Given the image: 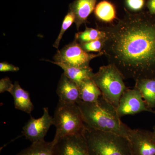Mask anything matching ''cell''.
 <instances>
[{"label": "cell", "mask_w": 155, "mask_h": 155, "mask_svg": "<svg viewBox=\"0 0 155 155\" xmlns=\"http://www.w3.org/2000/svg\"><path fill=\"white\" fill-rule=\"evenodd\" d=\"M101 29L105 33L102 51L124 79H155V15L126 11Z\"/></svg>", "instance_id": "6da1fadb"}, {"label": "cell", "mask_w": 155, "mask_h": 155, "mask_svg": "<svg viewBox=\"0 0 155 155\" xmlns=\"http://www.w3.org/2000/svg\"><path fill=\"white\" fill-rule=\"evenodd\" d=\"M78 87L80 100L82 101L95 102L102 96L101 92L92 78L84 81Z\"/></svg>", "instance_id": "2e32d148"}, {"label": "cell", "mask_w": 155, "mask_h": 155, "mask_svg": "<svg viewBox=\"0 0 155 155\" xmlns=\"http://www.w3.org/2000/svg\"><path fill=\"white\" fill-rule=\"evenodd\" d=\"M54 155H90L83 134L53 140Z\"/></svg>", "instance_id": "30bf717a"}, {"label": "cell", "mask_w": 155, "mask_h": 155, "mask_svg": "<svg viewBox=\"0 0 155 155\" xmlns=\"http://www.w3.org/2000/svg\"><path fill=\"white\" fill-rule=\"evenodd\" d=\"M55 142L45 140L32 143L30 146L22 150L16 155H54Z\"/></svg>", "instance_id": "e0dca14e"}, {"label": "cell", "mask_w": 155, "mask_h": 155, "mask_svg": "<svg viewBox=\"0 0 155 155\" xmlns=\"http://www.w3.org/2000/svg\"><path fill=\"white\" fill-rule=\"evenodd\" d=\"M57 94L59 102L63 104H76L81 100L79 87L64 73L58 83Z\"/></svg>", "instance_id": "8fae6325"}, {"label": "cell", "mask_w": 155, "mask_h": 155, "mask_svg": "<svg viewBox=\"0 0 155 155\" xmlns=\"http://www.w3.org/2000/svg\"><path fill=\"white\" fill-rule=\"evenodd\" d=\"M116 109L120 118L127 115L149 111L140 92L135 87L131 89H127L125 91Z\"/></svg>", "instance_id": "ba28073f"}, {"label": "cell", "mask_w": 155, "mask_h": 155, "mask_svg": "<svg viewBox=\"0 0 155 155\" xmlns=\"http://www.w3.org/2000/svg\"><path fill=\"white\" fill-rule=\"evenodd\" d=\"M92 79L101 92L102 95L117 108L123 93L127 89L124 78L115 66L109 64L101 67Z\"/></svg>", "instance_id": "277c9868"}, {"label": "cell", "mask_w": 155, "mask_h": 155, "mask_svg": "<svg viewBox=\"0 0 155 155\" xmlns=\"http://www.w3.org/2000/svg\"><path fill=\"white\" fill-rule=\"evenodd\" d=\"M53 125V117L50 116L48 108L44 107L41 117L35 119L31 116L30 119L22 127V133L32 143L44 140L48 130Z\"/></svg>", "instance_id": "9c48e42d"}, {"label": "cell", "mask_w": 155, "mask_h": 155, "mask_svg": "<svg viewBox=\"0 0 155 155\" xmlns=\"http://www.w3.org/2000/svg\"><path fill=\"white\" fill-rule=\"evenodd\" d=\"M104 39L97 40L85 43L80 44L81 47L85 51L101 52L104 48Z\"/></svg>", "instance_id": "44dd1931"}, {"label": "cell", "mask_w": 155, "mask_h": 155, "mask_svg": "<svg viewBox=\"0 0 155 155\" xmlns=\"http://www.w3.org/2000/svg\"><path fill=\"white\" fill-rule=\"evenodd\" d=\"M127 138L132 155H155V134L130 128Z\"/></svg>", "instance_id": "52a82bcc"}, {"label": "cell", "mask_w": 155, "mask_h": 155, "mask_svg": "<svg viewBox=\"0 0 155 155\" xmlns=\"http://www.w3.org/2000/svg\"><path fill=\"white\" fill-rule=\"evenodd\" d=\"M97 0H75L69 5V11L75 16V23L77 29L85 23L92 12L94 10Z\"/></svg>", "instance_id": "7c38bea8"}, {"label": "cell", "mask_w": 155, "mask_h": 155, "mask_svg": "<svg viewBox=\"0 0 155 155\" xmlns=\"http://www.w3.org/2000/svg\"><path fill=\"white\" fill-rule=\"evenodd\" d=\"M14 85L8 77L2 78L0 80V93H3L6 91L10 93Z\"/></svg>", "instance_id": "603a6c76"}, {"label": "cell", "mask_w": 155, "mask_h": 155, "mask_svg": "<svg viewBox=\"0 0 155 155\" xmlns=\"http://www.w3.org/2000/svg\"><path fill=\"white\" fill-rule=\"evenodd\" d=\"M105 37V33L101 29L86 27L84 31L75 34V40L79 44H82L97 40L104 39Z\"/></svg>", "instance_id": "d6986e66"}, {"label": "cell", "mask_w": 155, "mask_h": 155, "mask_svg": "<svg viewBox=\"0 0 155 155\" xmlns=\"http://www.w3.org/2000/svg\"><path fill=\"white\" fill-rule=\"evenodd\" d=\"M19 70V67H16L13 64H9L6 62L0 63V72H17Z\"/></svg>", "instance_id": "cb8c5ba5"}, {"label": "cell", "mask_w": 155, "mask_h": 155, "mask_svg": "<svg viewBox=\"0 0 155 155\" xmlns=\"http://www.w3.org/2000/svg\"><path fill=\"white\" fill-rule=\"evenodd\" d=\"M51 62L61 67L64 70V74L77 84L78 86L84 81L91 78L94 73L92 69L90 67L80 68L71 67L55 61H51Z\"/></svg>", "instance_id": "5bb4252c"}, {"label": "cell", "mask_w": 155, "mask_h": 155, "mask_svg": "<svg viewBox=\"0 0 155 155\" xmlns=\"http://www.w3.org/2000/svg\"><path fill=\"white\" fill-rule=\"evenodd\" d=\"M75 15L72 11H69L68 13L64 17L59 35H58L57 38L56 39L55 41L53 44L54 47L55 48H58L64 34L66 32V31L69 28V27H70V26L72 25V23L74 22H75Z\"/></svg>", "instance_id": "ffe728a7"}, {"label": "cell", "mask_w": 155, "mask_h": 155, "mask_svg": "<svg viewBox=\"0 0 155 155\" xmlns=\"http://www.w3.org/2000/svg\"><path fill=\"white\" fill-rule=\"evenodd\" d=\"M134 87L139 91L147 106L155 105V79H143L135 81Z\"/></svg>", "instance_id": "9a60e30c"}, {"label": "cell", "mask_w": 155, "mask_h": 155, "mask_svg": "<svg viewBox=\"0 0 155 155\" xmlns=\"http://www.w3.org/2000/svg\"><path fill=\"white\" fill-rule=\"evenodd\" d=\"M103 54L102 51L97 54L87 52L75 40L58 51L54 57V60L55 62L71 67L85 68L89 67L92 60Z\"/></svg>", "instance_id": "8992f818"}, {"label": "cell", "mask_w": 155, "mask_h": 155, "mask_svg": "<svg viewBox=\"0 0 155 155\" xmlns=\"http://www.w3.org/2000/svg\"><path fill=\"white\" fill-rule=\"evenodd\" d=\"M82 134L90 155H132L129 142L125 137L85 125Z\"/></svg>", "instance_id": "3957f363"}, {"label": "cell", "mask_w": 155, "mask_h": 155, "mask_svg": "<svg viewBox=\"0 0 155 155\" xmlns=\"http://www.w3.org/2000/svg\"><path fill=\"white\" fill-rule=\"evenodd\" d=\"M77 104L84 124L96 130L117 134L127 138L130 127L122 122L115 108L102 96L95 102L80 100Z\"/></svg>", "instance_id": "7a4b0ae2"}, {"label": "cell", "mask_w": 155, "mask_h": 155, "mask_svg": "<svg viewBox=\"0 0 155 155\" xmlns=\"http://www.w3.org/2000/svg\"><path fill=\"white\" fill-rule=\"evenodd\" d=\"M56 128L54 139L82 134L85 127L82 115L77 104L58 103L53 117Z\"/></svg>", "instance_id": "5b68a950"}, {"label": "cell", "mask_w": 155, "mask_h": 155, "mask_svg": "<svg viewBox=\"0 0 155 155\" xmlns=\"http://www.w3.org/2000/svg\"><path fill=\"white\" fill-rule=\"evenodd\" d=\"M127 6L133 11H140L144 7V0H126Z\"/></svg>", "instance_id": "7402d4cb"}, {"label": "cell", "mask_w": 155, "mask_h": 155, "mask_svg": "<svg viewBox=\"0 0 155 155\" xmlns=\"http://www.w3.org/2000/svg\"><path fill=\"white\" fill-rule=\"evenodd\" d=\"M147 7L150 14L155 15V0H148Z\"/></svg>", "instance_id": "d4e9b609"}, {"label": "cell", "mask_w": 155, "mask_h": 155, "mask_svg": "<svg viewBox=\"0 0 155 155\" xmlns=\"http://www.w3.org/2000/svg\"><path fill=\"white\" fill-rule=\"evenodd\" d=\"M94 14L98 19L104 22H112L116 18L115 7L105 0L101 1L96 6Z\"/></svg>", "instance_id": "ac0fdd59"}, {"label": "cell", "mask_w": 155, "mask_h": 155, "mask_svg": "<svg viewBox=\"0 0 155 155\" xmlns=\"http://www.w3.org/2000/svg\"><path fill=\"white\" fill-rule=\"evenodd\" d=\"M14 87L10 92L14 99V106L17 110L31 114L34 109V105L28 91L22 88L18 81L14 84Z\"/></svg>", "instance_id": "4fadbf2b"}, {"label": "cell", "mask_w": 155, "mask_h": 155, "mask_svg": "<svg viewBox=\"0 0 155 155\" xmlns=\"http://www.w3.org/2000/svg\"><path fill=\"white\" fill-rule=\"evenodd\" d=\"M154 133L155 134V131H154Z\"/></svg>", "instance_id": "484cf974"}]
</instances>
